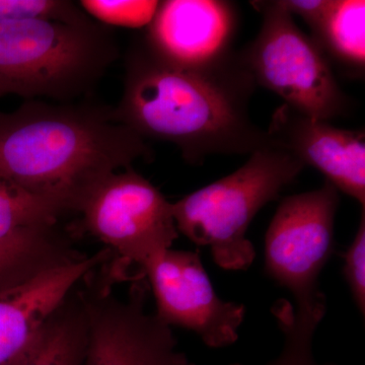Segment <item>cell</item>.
Instances as JSON below:
<instances>
[{
	"mask_svg": "<svg viewBox=\"0 0 365 365\" xmlns=\"http://www.w3.org/2000/svg\"><path fill=\"white\" fill-rule=\"evenodd\" d=\"M256 86L241 52L178 66L139 38L125 56L123 93L112 114L144 139L174 144L192 165L213 155H251L271 144L250 115Z\"/></svg>",
	"mask_w": 365,
	"mask_h": 365,
	"instance_id": "obj_1",
	"label": "cell"
},
{
	"mask_svg": "<svg viewBox=\"0 0 365 365\" xmlns=\"http://www.w3.org/2000/svg\"><path fill=\"white\" fill-rule=\"evenodd\" d=\"M150 153L111 108L30 100L0 112V179L63 215L78 213L106 178Z\"/></svg>",
	"mask_w": 365,
	"mask_h": 365,
	"instance_id": "obj_2",
	"label": "cell"
},
{
	"mask_svg": "<svg viewBox=\"0 0 365 365\" xmlns=\"http://www.w3.org/2000/svg\"><path fill=\"white\" fill-rule=\"evenodd\" d=\"M119 53L114 32L95 20L0 23V97L69 102L97 85Z\"/></svg>",
	"mask_w": 365,
	"mask_h": 365,
	"instance_id": "obj_3",
	"label": "cell"
},
{
	"mask_svg": "<svg viewBox=\"0 0 365 365\" xmlns=\"http://www.w3.org/2000/svg\"><path fill=\"white\" fill-rule=\"evenodd\" d=\"M306 165L272 143L254 151L244 165L173 203L178 232L208 247L225 270H247L256 251L246 237L257 213L299 177Z\"/></svg>",
	"mask_w": 365,
	"mask_h": 365,
	"instance_id": "obj_4",
	"label": "cell"
},
{
	"mask_svg": "<svg viewBox=\"0 0 365 365\" xmlns=\"http://www.w3.org/2000/svg\"><path fill=\"white\" fill-rule=\"evenodd\" d=\"M252 4L261 14V29L241 55L255 83L307 116L328 122L343 116L349 100L316 42L279 0Z\"/></svg>",
	"mask_w": 365,
	"mask_h": 365,
	"instance_id": "obj_5",
	"label": "cell"
},
{
	"mask_svg": "<svg viewBox=\"0 0 365 365\" xmlns=\"http://www.w3.org/2000/svg\"><path fill=\"white\" fill-rule=\"evenodd\" d=\"M81 230L104 242L115 265L140 270L179 237L173 203L133 168L106 178L78 211Z\"/></svg>",
	"mask_w": 365,
	"mask_h": 365,
	"instance_id": "obj_6",
	"label": "cell"
},
{
	"mask_svg": "<svg viewBox=\"0 0 365 365\" xmlns=\"http://www.w3.org/2000/svg\"><path fill=\"white\" fill-rule=\"evenodd\" d=\"M86 276L81 292L88 322L83 365H195L178 347L172 327L146 311L148 281L137 280L126 299L113 292L116 278Z\"/></svg>",
	"mask_w": 365,
	"mask_h": 365,
	"instance_id": "obj_7",
	"label": "cell"
},
{
	"mask_svg": "<svg viewBox=\"0 0 365 365\" xmlns=\"http://www.w3.org/2000/svg\"><path fill=\"white\" fill-rule=\"evenodd\" d=\"M339 191L321 188L285 197L265 235V270L294 295L295 306L327 302L319 277L334 251Z\"/></svg>",
	"mask_w": 365,
	"mask_h": 365,
	"instance_id": "obj_8",
	"label": "cell"
},
{
	"mask_svg": "<svg viewBox=\"0 0 365 365\" xmlns=\"http://www.w3.org/2000/svg\"><path fill=\"white\" fill-rule=\"evenodd\" d=\"M143 272L155 295V314L163 323L196 333L210 348L227 347L239 339L246 307L216 294L198 252L167 250Z\"/></svg>",
	"mask_w": 365,
	"mask_h": 365,
	"instance_id": "obj_9",
	"label": "cell"
},
{
	"mask_svg": "<svg viewBox=\"0 0 365 365\" xmlns=\"http://www.w3.org/2000/svg\"><path fill=\"white\" fill-rule=\"evenodd\" d=\"M110 250L45 269L0 290V365H14L88 274L111 260Z\"/></svg>",
	"mask_w": 365,
	"mask_h": 365,
	"instance_id": "obj_10",
	"label": "cell"
},
{
	"mask_svg": "<svg viewBox=\"0 0 365 365\" xmlns=\"http://www.w3.org/2000/svg\"><path fill=\"white\" fill-rule=\"evenodd\" d=\"M237 28L234 4L222 0L158 2L143 39L165 61L178 66H205L235 51Z\"/></svg>",
	"mask_w": 365,
	"mask_h": 365,
	"instance_id": "obj_11",
	"label": "cell"
},
{
	"mask_svg": "<svg viewBox=\"0 0 365 365\" xmlns=\"http://www.w3.org/2000/svg\"><path fill=\"white\" fill-rule=\"evenodd\" d=\"M266 132L273 145L319 170L338 191L365 207L364 131L338 128L283 104Z\"/></svg>",
	"mask_w": 365,
	"mask_h": 365,
	"instance_id": "obj_12",
	"label": "cell"
},
{
	"mask_svg": "<svg viewBox=\"0 0 365 365\" xmlns=\"http://www.w3.org/2000/svg\"><path fill=\"white\" fill-rule=\"evenodd\" d=\"M88 322L81 290L72 292L48 319L37 339L14 365H83Z\"/></svg>",
	"mask_w": 365,
	"mask_h": 365,
	"instance_id": "obj_13",
	"label": "cell"
},
{
	"mask_svg": "<svg viewBox=\"0 0 365 365\" xmlns=\"http://www.w3.org/2000/svg\"><path fill=\"white\" fill-rule=\"evenodd\" d=\"M309 28L327 58L349 71H364V0H331L325 14Z\"/></svg>",
	"mask_w": 365,
	"mask_h": 365,
	"instance_id": "obj_14",
	"label": "cell"
},
{
	"mask_svg": "<svg viewBox=\"0 0 365 365\" xmlns=\"http://www.w3.org/2000/svg\"><path fill=\"white\" fill-rule=\"evenodd\" d=\"M62 215L49 204L0 179V245L56 235Z\"/></svg>",
	"mask_w": 365,
	"mask_h": 365,
	"instance_id": "obj_15",
	"label": "cell"
},
{
	"mask_svg": "<svg viewBox=\"0 0 365 365\" xmlns=\"http://www.w3.org/2000/svg\"><path fill=\"white\" fill-rule=\"evenodd\" d=\"M271 311L283 334V346L279 355L265 365H334L319 364L314 353V334L325 317L327 304L294 306L280 299Z\"/></svg>",
	"mask_w": 365,
	"mask_h": 365,
	"instance_id": "obj_16",
	"label": "cell"
},
{
	"mask_svg": "<svg viewBox=\"0 0 365 365\" xmlns=\"http://www.w3.org/2000/svg\"><path fill=\"white\" fill-rule=\"evenodd\" d=\"M78 257L57 235L38 241L0 245V290Z\"/></svg>",
	"mask_w": 365,
	"mask_h": 365,
	"instance_id": "obj_17",
	"label": "cell"
},
{
	"mask_svg": "<svg viewBox=\"0 0 365 365\" xmlns=\"http://www.w3.org/2000/svg\"><path fill=\"white\" fill-rule=\"evenodd\" d=\"M31 20L81 24L93 19L79 4L66 0H0V23Z\"/></svg>",
	"mask_w": 365,
	"mask_h": 365,
	"instance_id": "obj_18",
	"label": "cell"
},
{
	"mask_svg": "<svg viewBox=\"0 0 365 365\" xmlns=\"http://www.w3.org/2000/svg\"><path fill=\"white\" fill-rule=\"evenodd\" d=\"M83 7L91 18L103 24L141 28L148 26L157 11L158 1H81Z\"/></svg>",
	"mask_w": 365,
	"mask_h": 365,
	"instance_id": "obj_19",
	"label": "cell"
},
{
	"mask_svg": "<svg viewBox=\"0 0 365 365\" xmlns=\"http://www.w3.org/2000/svg\"><path fill=\"white\" fill-rule=\"evenodd\" d=\"M343 274L355 304L365 314V213L362 209L359 230L347 251L343 255Z\"/></svg>",
	"mask_w": 365,
	"mask_h": 365,
	"instance_id": "obj_20",
	"label": "cell"
},
{
	"mask_svg": "<svg viewBox=\"0 0 365 365\" xmlns=\"http://www.w3.org/2000/svg\"><path fill=\"white\" fill-rule=\"evenodd\" d=\"M280 2L288 13L292 16L294 14L300 16L309 26L314 25L331 4V0H281Z\"/></svg>",
	"mask_w": 365,
	"mask_h": 365,
	"instance_id": "obj_21",
	"label": "cell"
}]
</instances>
